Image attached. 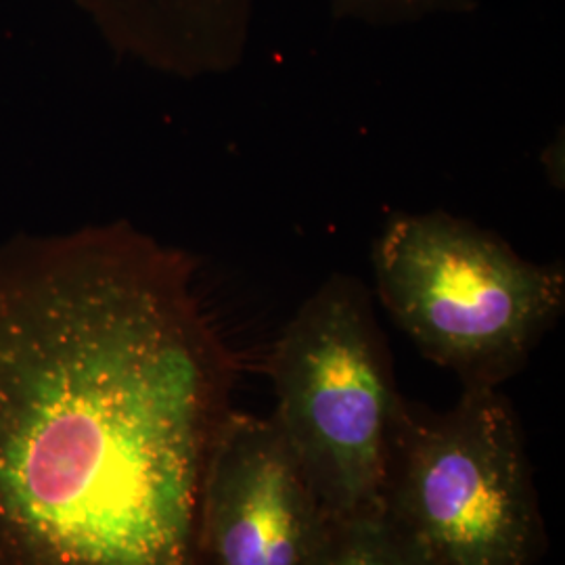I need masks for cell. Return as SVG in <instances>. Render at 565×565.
Here are the masks:
<instances>
[{
	"instance_id": "3",
	"label": "cell",
	"mask_w": 565,
	"mask_h": 565,
	"mask_svg": "<svg viewBox=\"0 0 565 565\" xmlns=\"http://www.w3.org/2000/svg\"><path fill=\"white\" fill-rule=\"evenodd\" d=\"M382 509L438 565H536L546 530L518 411L501 387H461L443 411L403 398Z\"/></svg>"
},
{
	"instance_id": "5",
	"label": "cell",
	"mask_w": 565,
	"mask_h": 565,
	"mask_svg": "<svg viewBox=\"0 0 565 565\" xmlns=\"http://www.w3.org/2000/svg\"><path fill=\"white\" fill-rule=\"evenodd\" d=\"M323 505L270 417L233 411L203 488V565H306Z\"/></svg>"
},
{
	"instance_id": "4",
	"label": "cell",
	"mask_w": 565,
	"mask_h": 565,
	"mask_svg": "<svg viewBox=\"0 0 565 565\" xmlns=\"http://www.w3.org/2000/svg\"><path fill=\"white\" fill-rule=\"evenodd\" d=\"M266 366L270 419L324 513L380 509L404 396L371 289L359 277L331 275L285 324Z\"/></svg>"
},
{
	"instance_id": "8",
	"label": "cell",
	"mask_w": 565,
	"mask_h": 565,
	"mask_svg": "<svg viewBox=\"0 0 565 565\" xmlns=\"http://www.w3.org/2000/svg\"><path fill=\"white\" fill-rule=\"evenodd\" d=\"M480 0H329L333 18L369 28H403L478 11Z\"/></svg>"
},
{
	"instance_id": "1",
	"label": "cell",
	"mask_w": 565,
	"mask_h": 565,
	"mask_svg": "<svg viewBox=\"0 0 565 565\" xmlns=\"http://www.w3.org/2000/svg\"><path fill=\"white\" fill-rule=\"evenodd\" d=\"M198 270L126 221L0 245V565H203L239 363Z\"/></svg>"
},
{
	"instance_id": "7",
	"label": "cell",
	"mask_w": 565,
	"mask_h": 565,
	"mask_svg": "<svg viewBox=\"0 0 565 565\" xmlns=\"http://www.w3.org/2000/svg\"><path fill=\"white\" fill-rule=\"evenodd\" d=\"M306 565H438L384 509L327 515Z\"/></svg>"
},
{
	"instance_id": "6",
	"label": "cell",
	"mask_w": 565,
	"mask_h": 565,
	"mask_svg": "<svg viewBox=\"0 0 565 565\" xmlns=\"http://www.w3.org/2000/svg\"><path fill=\"white\" fill-rule=\"evenodd\" d=\"M258 0H76L121 57L182 81L235 72Z\"/></svg>"
},
{
	"instance_id": "2",
	"label": "cell",
	"mask_w": 565,
	"mask_h": 565,
	"mask_svg": "<svg viewBox=\"0 0 565 565\" xmlns=\"http://www.w3.org/2000/svg\"><path fill=\"white\" fill-rule=\"evenodd\" d=\"M371 266L385 312L461 387H501L520 375L565 310L564 263H532L445 210L392 216Z\"/></svg>"
}]
</instances>
